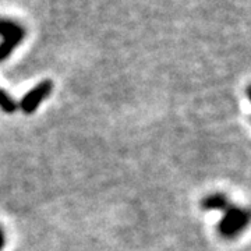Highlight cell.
Wrapping results in <instances>:
<instances>
[{"label":"cell","instance_id":"cell-2","mask_svg":"<svg viewBox=\"0 0 251 251\" xmlns=\"http://www.w3.org/2000/svg\"><path fill=\"white\" fill-rule=\"evenodd\" d=\"M52 90H53V82L52 81L39 82L35 88H32L28 94L24 95V98L21 99L20 108L23 109L24 113H34L38 109V106L42 103V100H45L50 95Z\"/></svg>","mask_w":251,"mask_h":251},{"label":"cell","instance_id":"cell-1","mask_svg":"<svg viewBox=\"0 0 251 251\" xmlns=\"http://www.w3.org/2000/svg\"><path fill=\"white\" fill-rule=\"evenodd\" d=\"M249 224V212L237 206H229L219 222V233L224 237H234Z\"/></svg>","mask_w":251,"mask_h":251},{"label":"cell","instance_id":"cell-7","mask_svg":"<svg viewBox=\"0 0 251 251\" xmlns=\"http://www.w3.org/2000/svg\"><path fill=\"white\" fill-rule=\"evenodd\" d=\"M3 246H4V236H3L1 230H0V251L3 249Z\"/></svg>","mask_w":251,"mask_h":251},{"label":"cell","instance_id":"cell-3","mask_svg":"<svg viewBox=\"0 0 251 251\" xmlns=\"http://www.w3.org/2000/svg\"><path fill=\"white\" fill-rule=\"evenodd\" d=\"M201 206L205 211H226L230 205L224 194H212L202 200Z\"/></svg>","mask_w":251,"mask_h":251},{"label":"cell","instance_id":"cell-4","mask_svg":"<svg viewBox=\"0 0 251 251\" xmlns=\"http://www.w3.org/2000/svg\"><path fill=\"white\" fill-rule=\"evenodd\" d=\"M24 36H25V31H24V32L14 34V35L9 36V38H6V39L3 41V44L0 45V62H3V60H6V59L9 57L10 54H11V52L14 50V48L23 42Z\"/></svg>","mask_w":251,"mask_h":251},{"label":"cell","instance_id":"cell-6","mask_svg":"<svg viewBox=\"0 0 251 251\" xmlns=\"http://www.w3.org/2000/svg\"><path fill=\"white\" fill-rule=\"evenodd\" d=\"M0 109L4 110L6 113H13L17 110V103L3 90H0Z\"/></svg>","mask_w":251,"mask_h":251},{"label":"cell","instance_id":"cell-5","mask_svg":"<svg viewBox=\"0 0 251 251\" xmlns=\"http://www.w3.org/2000/svg\"><path fill=\"white\" fill-rule=\"evenodd\" d=\"M25 29L21 27L20 24L11 21V20H4V18H0V35L3 36V41L9 36L18 34V32H24Z\"/></svg>","mask_w":251,"mask_h":251}]
</instances>
